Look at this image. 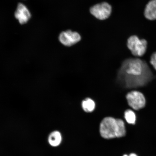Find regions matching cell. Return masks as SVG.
Returning <instances> with one entry per match:
<instances>
[{"label": "cell", "instance_id": "1", "mask_svg": "<svg viewBox=\"0 0 156 156\" xmlns=\"http://www.w3.org/2000/svg\"><path fill=\"white\" fill-rule=\"evenodd\" d=\"M154 78L145 61L138 58H128L123 62L118 72V80L127 88L142 87Z\"/></svg>", "mask_w": 156, "mask_h": 156}, {"label": "cell", "instance_id": "10", "mask_svg": "<svg viewBox=\"0 0 156 156\" xmlns=\"http://www.w3.org/2000/svg\"><path fill=\"white\" fill-rule=\"evenodd\" d=\"M95 103L92 99L87 98L83 101L81 106L83 110L86 112H91L95 110Z\"/></svg>", "mask_w": 156, "mask_h": 156}, {"label": "cell", "instance_id": "9", "mask_svg": "<svg viewBox=\"0 0 156 156\" xmlns=\"http://www.w3.org/2000/svg\"><path fill=\"white\" fill-rule=\"evenodd\" d=\"M62 137L59 132L55 131L52 132L49 136L48 142L50 145L53 147H56L61 143Z\"/></svg>", "mask_w": 156, "mask_h": 156}, {"label": "cell", "instance_id": "8", "mask_svg": "<svg viewBox=\"0 0 156 156\" xmlns=\"http://www.w3.org/2000/svg\"><path fill=\"white\" fill-rule=\"evenodd\" d=\"M144 14L146 18L149 20H156V0H151L148 3Z\"/></svg>", "mask_w": 156, "mask_h": 156}, {"label": "cell", "instance_id": "11", "mask_svg": "<svg viewBox=\"0 0 156 156\" xmlns=\"http://www.w3.org/2000/svg\"><path fill=\"white\" fill-rule=\"evenodd\" d=\"M124 118L129 124H135L136 117L135 113L131 110H127L124 112Z\"/></svg>", "mask_w": 156, "mask_h": 156}, {"label": "cell", "instance_id": "3", "mask_svg": "<svg viewBox=\"0 0 156 156\" xmlns=\"http://www.w3.org/2000/svg\"><path fill=\"white\" fill-rule=\"evenodd\" d=\"M127 47L133 55L142 56L146 52L147 42L144 39L140 40L138 37L132 36L128 39Z\"/></svg>", "mask_w": 156, "mask_h": 156}, {"label": "cell", "instance_id": "14", "mask_svg": "<svg viewBox=\"0 0 156 156\" xmlns=\"http://www.w3.org/2000/svg\"><path fill=\"white\" fill-rule=\"evenodd\" d=\"M123 156H129L128 155L125 154V155H124Z\"/></svg>", "mask_w": 156, "mask_h": 156}, {"label": "cell", "instance_id": "5", "mask_svg": "<svg viewBox=\"0 0 156 156\" xmlns=\"http://www.w3.org/2000/svg\"><path fill=\"white\" fill-rule=\"evenodd\" d=\"M91 14L96 18L104 20L108 18L112 11V7L107 2L98 4L93 6L90 9Z\"/></svg>", "mask_w": 156, "mask_h": 156}, {"label": "cell", "instance_id": "13", "mask_svg": "<svg viewBox=\"0 0 156 156\" xmlns=\"http://www.w3.org/2000/svg\"><path fill=\"white\" fill-rule=\"evenodd\" d=\"M129 156H138L136 154L134 153H131L129 155Z\"/></svg>", "mask_w": 156, "mask_h": 156}, {"label": "cell", "instance_id": "7", "mask_svg": "<svg viewBox=\"0 0 156 156\" xmlns=\"http://www.w3.org/2000/svg\"><path fill=\"white\" fill-rule=\"evenodd\" d=\"M15 16L20 24L23 25L28 22L31 18V14L26 5L20 3L17 5L16 10Z\"/></svg>", "mask_w": 156, "mask_h": 156}, {"label": "cell", "instance_id": "2", "mask_svg": "<svg viewBox=\"0 0 156 156\" xmlns=\"http://www.w3.org/2000/svg\"><path fill=\"white\" fill-rule=\"evenodd\" d=\"M99 130L101 136L105 139L121 137L126 134L123 121L111 117L103 119L101 123Z\"/></svg>", "mask_w": 156, "mask_h": 156}, {"label": "cell", "instance_id": "12", "mask_svg": "<svg viewBox=\"0 0 156 156\" xmlns=\"http://www.w3.org/2000/svg\"><path fill=\"white\" fill-rule=\"evenodd\" d=\"M150 62L154 68L156 70V52L152 55Z\"/></svg>", "mask_w": 156, "mask_h": 156}, {"label": "cell", "instance_id": "4", "mask_svg": "<svg viewBox=\"0 0 156 156\" xmlns=\"http://www.w3.org/2000/svg\"><path fill=\"white\" fill-rule=\"evenodd\" d=\"M126 98L129 105L134 110H139L145 106V97L143 94L139 91H130L126 94Z\"/></svg>", "mask_w": 156, "mask_h": 156}, {"label": "cell", "instance_id": "6", "mask_svg": "<svg viewBox=\"0 0 156 156\" xmlns=\"http://www.w3.org/2000/svg\"><path fill=\"white\" fill-rule=\"evenodd\" d=\"M81 40V37L79 33L69 30L62 32L58 36L60 42L66 46H73Z\"/></svg>", "mask_w": 156, "mask_h": 156}]
</instances>
